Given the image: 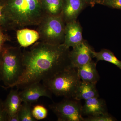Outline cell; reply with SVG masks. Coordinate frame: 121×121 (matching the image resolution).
I'll list each match as a JSON object with an SVG mask.
<instances>
[{"instance_id": "obj_18", "label": "cell", "mask_w": 121, "mask_h": 121, "mask_svg": "<svg viewBox=\"0 0 121 121\" xmlns=\"http://www.w3.org/2000/svg\"><path fill=\"white\" fill-rule=\"evenodd\" d=\"M31 103L23 102L18 112L20 121H36L33 117Z\"/></svg>"}, {"instance_id": "obj_8", "label": "cell", "mask_w": 121, "mask_h": 121, "mask_svg": "<svg viewBox=\"0 0 121 121\" xmlns=\"http://www.w3.org/2000/svg\"><path fill=\"white\" fill-rule=\"evenodd\" d=\"M52 94L46 86L40 82L31 84L19 91L20 97L22 102H26L31 104L37 102L41 97L51 99Z\"/></svg>"}, {"instance_id": "obj_12", "label": "cell", "mask_w": 121, "mask_h": 121, "mask_svg": "<svg viewBox=\"0 0 121 121\" xmlns=\"http://www.w3.org/2000/svg\"><path fill=\"white\" fill-rule=\"evenodd\" d=\"M18 90V89L11 90L4 102V107L7 114V119L9 117L17 114L22 105V102Z\"/></svg>"}, {"instance_id": "obj_2", "label": "cell", "mask_w": 121, "mask_h": 121, "mask_svg": "<svg viewBox=\"0 0 121 121\" xmlns=\"http://www.w3.org/2000/svg\"><path fill=\"white\" fill-rule=\"evenodd\" d=\"M5 12L10 28L38 25L47 15L42 0H6Z\"/></svg>"}, {"instance_id": "obj_24", "label": "cell", "mask_w": 121, "mask_h": 121, "mask_svg": "<svg viewBox=\"0 0 121 121\" xmlns=\"http://www.w3.org/2000/svg\"><path fill=\"white\" fill-rule=\"evenodd\" d=\"M7 115L4 107V102L0 98V121H7Z\"/></svg>"}, {"instance_id": "obj_3", "label": "cell", "mask_w": 121, "mask_h": 121, "mask_svg": "<svg viewBox=\"0 0 121 121\" xmlns=\"http://www.w3.org/2000/svg\"><path fill=\"white\" fill-rule=\"evenodd\" d=\"M0 71L5 88H12L23 71V52L18 47L5 45L0 54Z\"/></svg>"}, {"instance_id": "obj_16", "label": "cell", "mask_w": 121, "mask_h": 121, "mask_svg": "<svg viewBox=\"0 0 121 121\" xmlns=\"http://www.w3.org/2000/svg\"><path fill=\"white\" fill-rule=\"evenodd\" d=\"M93 58H95L97 61L104 60L114 64L121 70V61L117 58L114 54L110 50L103 49L99 52L91 51Z\"/></svg>"}, {"instance_id": "obj_6", "label": "cell", "mask_w": 121, "mask_h": 121, "mask_svg": "<svg viewBox=\"0 0 121 121\" xmlns=\"http://www.w3.org/2000/svg\"><path fill=\"white\" fill-rule=\"evenodd\" d=\"M82 105L80 101L65 98L49 106L59 121H82Z\"/></svg>"}, {"instance_id": "obj_14", "label": "cell", "mask_w": 121, "mask_h": 121, "mask_svg": "<svg viewBox=\"0 0 121 121\" xmlns=\"http://www.w3.org/2000/svg\"><path fill=\"white\" fill-rule=\"evenodd\" d=\"M17 39L21 47H27L35 43L39 39L37 31L28 28H21L17 31Z\"/></svg>"}, {"instance_id": "obj_15", "label": "cell", "mask_w": 121, "mask_h": 121, "mask_svg": "<svg viewBox=\"0 0 121 121\" xmlns=\"http://www.w3.org/2000/svg\"><path fill=\"white\" fill-rule=\"evenodd\" d=\"M96 84L84 82L81 81L78 87L74 99L80 101L95 97H99L96 86Z\"/></svg>"}, {"instance_id": "obj_17", "label": "cell", "mask_w": 121, "mask_h": 121, "mask_svg": "<svg viewBox=\"0 0 121 121\" xmlns=\"http://www.w3.org/2000/svg\"><path fill=\"white\" fill-rule=\"evenodd\" d=\"M42 3L47 15L56 16L61 14L63 0H42Z\"/></svg>"}, {"instance_id": "obj_21", "label": "cell", "mask_w": 121, "mask_h": 121, "mask_svg": "<svg viewBox=\"0 0 121 121\" xmlns=\"http://www.w3.org/2000/svg\"><path fill=\"white\" fill-rule=\"evenodd\" d=\"M116 119L108 113L97 116L83 118L82 121H114Z\"/></svg>"}, {"instance_id": "obj_25", "label": "cell", "mask_w": 121, "mask_h": 121, "mask_svg": "<svg viewBox=\"0 0 121 121\" xmlns=\"http://www.w3.org/2000/svg\"><path fill=\"white\" fill-rule=\"evenodd\" d=\"M86 4L91 5V6H93L96 4H103L104 0H84Z\"/></svg>"}, {"instance_id": "obj_13", "label": "cell", "mask_w": 121, "mask_h": 121, "mask_svg": "<svg viewBox=\"0 0 121 121\" xmlns=\"http://www.w3.org/2000/svg\"><path fill=\"white\" fill-rule=\"evenodd\" d=\"M97 63L91 60L79 68L78 74L80 79L84 82L97 84L99 80V76L97 70Z\"/></svg>"}, {"instance_id": "obj_20", "label": "cell", "mask_w": 121, "mask_h": 121, "mask_svg": "<svg viewBox=\"0 0 121 121\" xmlns=\"http://www.w3.org/2000/svg\"><path fill=\"white\" fill-rule=\"evenodd\" d=\"M6 0H0V25L5 30L10 28L5 14Z\"/></svg>"}, {"instance_id": "obj_1", "label": "cell", "mask_w": 121, "mask_h": 121, "mask_svg": "<svg viewBox=\"0 0 121 121\" xmlns=\"http://www.w3.org/2000/svg\"><path fill=\"white\" fill-rule=\"evenodd\" d=\"M70 51L63 43L53 45L36 42L29 50L23 52V71L14 87L23 89L33 83L49 80L72 68Z\"/></svg>"}, {"instance_id": "obj_9", "label": "cell", "mask_w": 121, "mask_h": 121, "mask_svg": "<svg viewBox=\"0 0 121 121\" xmlns=\"http://www.w3.org/2000/svg\"><path fill=\"white\" fill-rule=\"evenodd\" d=\"M84 40L82 37V28L76 20L66 23L65 37L63 44L67 47L72 48Z\"/></svg>"}, {"instance_id": "obj_7", "label": "cell", "mask_w": 121, "mask_h": 121, "mask_svg": "<svg viewBox=\"0 0 121 121\" xmlns=\"http://www.w3.org/2000/svg\"><path fill=\"white\" fill-rule=\"evenodd\" d=\"M91 48L86 40L73 48L69 52L72 68L78 69L92 60Z\"/></svg>"}, {"instance_id": "obj_26", "label": "cell", "mask_w": 121, "mask_h": 121, "mask_svg": "<svg viewBox=\"0 0 121 121\" xmlns=\"http://www.w3.org/2000/svg\"><path fill=\"white\" fill-rule=\"evenodd\" d=\"M7 121H20L18 113L9 117L7 119Z\"/></svg>"}, {"instance_id": "obj_23", "label": "cell", "mask_w": 121, "mask_h": 121, "mask_svg": "<svg viewBox=\"0 0 121 121\" xmlns=\"http://www.w3.org/2000/svg\"><path fill=\"white\" fill-rule=\"evenodd\" d=\"M102 4L121 10V0H104Z\"/></svg>"}, {"instance_id": "obj_5", "label": "cell", "mask_w": 121, "mask_h": 121, "mask_svg": "<svg viewBox=\"0 0 121 121\" xmlns=\"http://www.w3.org/2000/svg\"><path fill=\"white\" fill-rule=\"evenodd\" d=\"M66 23L61 14L47 15L38 25L37 31L40 41L53 45L63 43Z\"/></svg>"}, {"instance_id": "obj_27", "label": "cell", "mask_w": 121, "mask_h": 121, "mask_svg": "<svg viewBox=\"0 0 121 121\" xmlns=\"http://www.w3.org/2000/svg\"><path fill=\"white\" fill-rule=\"evenodd\" d=\"M1 76L0 71V82H1Z\"/></svg>"}, {"instance_id": "obj_10", "label": "cell", "mask_w": 121, "mask_h": 121, "mask_svg": "<svg viewBox=\"0 0 121 121\" xmlns=\"http://www.w3.org/2000/svg\"><path fill=\"white\" fill-rule=\"evenodd\" d=\"M86 4L84 0H63L61 15L65 23L76 20Z\"/></svg>"}, {"instance_id": "obj_19", "label": "cell", "mask_w": 121, "mask_h": 121, "mask_svg": "<svg viewBox=\"0 0 121 121\" xmlns=\"http://www.w3.org/2000/svg\"><path fill=\"white\" fill-rule=\"evenodd\" d=\"M32 113L33 117L37 121L46 118L48 115V111L45 107L38 105L33 107Z\"/></svg>"}, {"instance_id": "obj_11", "label": "cell", "mask_w": 121, "mask_h": 121, "mask_svg": "<svg viewBox=\"0 0 121 121\" xmlns=\"http://www.w3.org/2000/svg\"><path fill=\"white\" fill-rule=\"evenodd\" d=\"M108 113L105 101L99 97L85 100L82 108V114L87 117L97 116Z\"/></svg>"}, {"instance_id": "obj_22", "label": "cell", "mask_w": 121, "mask_h": 121, "mask_svg": "<svg viewBox=\"0 0 121 121\" xmlns=\"http://www.w3.org/2000/svg\"><path fill=\"white\" fill-rule=\"evenodd\" d=\"M4 29L0 25V54L5 47V43L10 40L9 36L5 33Z\"/></svg>"}, {"instance_id": "obj_4", "label": "cell", "mask_w": 121, "mask_h": 121, "mask_svg": "<svg viewBox=\"0 0 121 121\" xmlns=\"http://www.w3.org/2000/svg\"><path fill=\"white\" fill-rule=\"evenodd\" d=\"M82 80L78 69L71 68L61 72L43 84L55 95L73 99Z\"/></svg>"}]
</instances>
